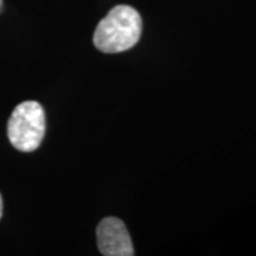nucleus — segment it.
I'll return each mask as SVG.
<instances>
[{"label":"nucleus","mask_w":256,"mask_h":256,"mask_svg":"<svg viewBox=\"0 0 256 256\" xmlns=\"http://www.w3.org/2000/svg\"><path fill=\"white\" fill-rule=\"evenodd\" d=\"M142 31L139 12L132 6L118 5L98 24L92 40L96 49L102 52H122L136 46Z\"/></svg>","instance_id":"f257e3e1"},{"label":"nucleus","mask_w":256,"mask_h":256,"mask_svg":"<svg viewBox=\"0 0 256 256\" xmlns=\"http://www.w3.org/2000/svg\"><path fill=\"white\" fill-rule=\"evenodd\" d=\"M46 134V113L36 101L22 102L14 108L8 124L10 142L20 152L40 147Z\"/></svg>","instance_id":"f03ea898"},{"label":"nucleus","mask_w":256,"mask_h":256,"mask_svg":"<svg viewBox=\"0 0 256 256\" xmlns=\"http://www.w3.org/2000/svg\"><path fill=\"white\" fill-rule=\"evenodd\" d=\"M98 246L104 256H132L134 248L122 220L116 217L102 220L96 229Z\"/></svg>","instance_id":"7ed1b4c3"},{"label":"nucleus","mask_w":256,"mask_h":256,"mask_svg":"<svg viewBox=\"0 0 256 256\" xmlns=\"http://www.w3.org/2000/svg\"><path fill=\"white\" fill-rule=\"evenodd\" d=\"M2 194H0V218H2Z\"/></svg>","instance_id":"20e7f679"},{"label":"nucleus","mask_w":256,"mask_h":256,"mask_svg":"<svg viewBox=\"0 0 256 256\" xmlns=\"http://www.w3.org/2000/svg\"><path fill=\"white\" fill-rule=\"evenodd\" d=\"M2 0H0V11H2Z\"/></svg>","instance_id":"39448f33"}]
</instances>
